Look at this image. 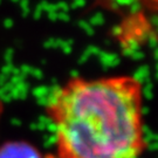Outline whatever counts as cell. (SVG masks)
<instances>
[{"label": "cell", "instance_id": "obj_1", "mask_svg": "<svg viewBox=\"0 0 158 158\" xmlns=\"http://www.w3.org/2000/svg\"><path fill=\"white\" fill-rule=\"evenodd\" d=\"M45 109L59 158H142L145 150L143 85L132 75L72 77Z\"/></svg>", "mask_w": 158, "mask_h": 158}, {"label": "cell", "instance_id": "obj_3", "mask_svg": "<svg viewBox=\"0 0 158 158\" xmlns=\"http://www.w3.org/2000/svg\"><path fill=\"white\" fill-rule=\"evenodd\" d=\"M2 111H4V103L0 100V118H1V115H2Z\"/></svg>", "mask_w": 158, "mask_h": 158}, {"label": "cell", "instance_id": "obj_2", "mask_svg": "<svg viewBox=\"0 0 158 158\" xmlns=\"http://www.w3.org/2000/svg\"><path fill=\"white\" fill-rule=\"evenodd\" d=\"M0 158H44L26 142H8L0 147Z\"/></svg>", "mask_w": 158, "mask_h": 158}]
</instances>
